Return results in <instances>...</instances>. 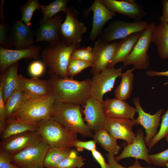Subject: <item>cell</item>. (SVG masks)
<instances>
[{"instance_id": "cell-1", "label": "cell", "mask_w": 168, "mask_h": 168, "mask_svg": "<svg viewBox=\"0 0 168 168\" xmlns=\"http://www.w3.org/2000/svg\"><path fill=\"white\" fill-rule=\"evenodd\" d=\"M46 80L56 101L84 105L91 96L90 79L78 81L53 76Z\"/></svg>"}, {"instance_id": "cell-2", "label": "cell", "mask_w": 168, "mask_h": 168, "mask_svg": "<svg viewBox=\"0 0 168 168\" xmlns=\"http://www.w3.org/2000/svg\"><path fill=\"white\" fill-rule=\"evenodd\" d=\"M80 46L79 43L68 46L60 40L56 43L49 44L43 50L41 55L42 61L49 68V73L50 76L68 77L67 68L71 55Z\"/></svg>"}, {"instance_id": "cell-3", "label": "cell", "mask_w": 168, "mask_h": 168, "mask_svg": "<svg viewBox=\"0 0 168 168\" xmlns=\"http://www.w3.org/2000/svg\"><path fill=\"white\" fill-rule=\"evenodd\" d=\"M80 105L55 101L52 117L69 131L93 138L92 131L82 118Z\"/></svg>"}, {"instance_id": "cell-4", "label": "cell", "mask_w": 168, "mask_h": 168, "mask_svg": "<svg viewBox=\"0 0 168 168\" xmlns=\"http://www.w3.org/2000/svg\"><path fill=\"white\" fill-rule=\"evenodd\" d=\"M50 147H73L77 133L71 132L52 117L39 122L37 131Z\"/></svg>"}, {"instance_id": "cell-5", "label": "cell", "mask_w": 168, "mask_h": 168, "mask_svg": "<svg viewBox=\"0 0 168 168\" xmlns=\"http://www.w3.org/2000/svg\"><path fill=\"white\" fill-rule=\"evenodd\" d=\"M55 101V99L51 95L43 99H30L23 107L11 118L34 122H40L47 120L52 117Z\"/></svg>"}, {"instance_id": "cell-6", "label": "cell", "mask_w": 168, "mask_h": 168, "mask_svg": "<svg viewBox=\"0 0 168 168\" xmlns=\"http://www.w3.org/2000/svg\"><path fill=\"white\" fill-rule=\"evenodd\" d=\"M156 26L154 23L151 22L142 31L131 53L123 62V67L131 64L139 70L149 67V56L147 52L151 42L152 34Z\"/></svg>"}, {"instance_id": "cell-7", "label": "cell", "mask_w": 168, "mask_h": 168, "mask_svg": "<svg viewBox=\"0 0 168 168\" xmlns=\"http://www.w3.org/2000/svg\"><path fill=\"white\" fill-rule=\"evenodd\" d=\"M49 148L43 140L10 156L11 162L19 168H44L45 158Z\"/></svg>"}, {"instance_id": "cell-8", "label": "cell", "mask_w": 168, "mask_h": 168, "mask_svg": "<svg viewBox=\"0 0 168 168\" xmlns=\"http://www.w3.org/2000/svg\"><path fill=\"white\" fill-rule=\"evenodd\" d=\"M66 17L60 27L61 40L68 46L82 41L83 35L87 29L84 24L79 20V12L73 7H68Z\"/></svg>"}, {"instance_id": "cell-9", "label": "cell", "mask_w": 168, "mask_h": 168, "mask_svg": "<svg viewBox=\"0 0 168 168\" xmlns=\"http://www.w3.org/2000/svg\"><path fill=\"white\" fill-rule=\"evenodd\" d=\"M123 68L107 67L93 75L91 82V96L102 102L104 95L114 88L116 79L122 73Z\"/></svg>"}, {"instance_id": "cell-10", "label": "cell", "mask_w": 168, "mask_h": 168, "mask_svg": "<svg viewBox=\"0 0 168 168\" xmlns=\"http://www.w3.org/2000/svg\"><path fill=\"white\" fill-rule=\"evenodd\" d=\"M149 25L146 21L129 22L115 20L111 22L105 29L101 37L105 41L110 42L124 39L132 34L145 30Z\"/></svg>"}, {"instance_id": "cell-11", "label": "cell", "mask_w": 168, "mask_h": 168, "mask_svg": "<svg viewBox=\"0 0 168 168\" xmlns=\"http://www.w3.org/2000/svg\"><path fill=\"white\" fill-rule=\"evenodd\" d=\"M43 140L37 131H27L2 140L0 151L11 156Z\"/></svg>"}, {"instance_id": "cell-12", "label": "cell", "mask_w": 168, "mask_h": 168, "mask_svg": "<svg viewBox=\"0 0 168 168\" xmlns=\"http://www.w3.org/2000/svg\"><path fill=\"white\" fill-rule=\"evenodd\" d=\"M138 116L133 120L134 125H141L145 129L146 135L145 141L147 146L158 132V128L160 124L162 115L164 110L163 108L159 110L154 114L145 112L141 107L139 98L136 96L133 99Z\"/></svg>"}, {"instance_id": "cell-13", "label": "cell", "mask_w": 168, "mask_h": 168, "mask_svg": "<svg viewBox=\"0 0 168 168\" xmlns=\"http://www.w3.org/2000/svg\"><path fill=\"white\" fill-rule=\"evenodd\" d=\"M118 41L108 43L99 37L92 49L94 62L90 71L93 75L98 74L108 67L115 49Z\"/></svg>"}, {"instance_id": "cell-14", "label": "cell", "mask_w": 168, "mask_h": 168, "mask_svg": "<svg viewBox=\"0 0 168 168\" xmlns=\"http://www.w3.org/2000/svg\"><path fill=\"white\" fill-rule=\"evenodd\" d=\"M63 20L61 16L56 15L52 18H40L39 27L35 31L34 42L46 41L50 44L56 43L61 40L60 27Z\"/></svg>"}, {"instance_id": "cell-15", "label": "cell", "mask_w": 168, "mask_h": 168, "mask_svg": "<svg viewBox=\"0 0 168 168\" xmlns=\"http://www.w3.org/2000/svg\"><path fill=\"white\" fill-rule=\"evenodd\" d=\"M93 12L92 25L90 39L94 41L101 33L106 22L112 19L116 13L107 8L100 0H95L91 6L83 11L84 16H86L91 11Z\"/></svg>"}, {"instance_id": "cell-16", "label": "cell", "mask_w": 168, "mask_h": 168, "mask_svg": "<svg viewBox=\"0 0 168 168\" xmlns=\"http://www.w3.org/2000/svg\"><path fill=\"white\" fill-rule=\"evenodd\" d=\"M41 47L33 45L22 49H7L0 47V72L3 73L11 65L23 58L36 59Z\"/></svg>"}, {"instance_id": "cell-17", "label": "cell", "mask_w": 168, "mask_h": 168, "mask_svg": "<svg viewBox=\"0 0 168 168\" xmlns=\"http://www.w3.org/2000/svg\"><path fill=\"white\" fill-rule=\"evenodd\" d=\"M9 36L10 42L15 49H25L33 45L35 31L21 20H15L9 28Z\"/></svg>"}, {"instance_id": "cell-18", "label": "cell", "mask_w": 168, "mask_h": 168, "mask_svg": "<svg viewBox=\"0 0 168 168\" xmlns=\"http://www.w3.org/2000/svg\"><path fill=\"white\" fill-rule=\"evenodd\" d=\"M109 10L131 18L140 21L147 14L142 6L133 0H100Z\"/></svg>"}, {"instance_id": "cell-19", "label": "cell", "mask_w": 168, "mask_h": 168, "mask_svg": "<svg viewBox=\"0 0 168 168\" xmlns=\"http://www.w3.org/2000/svg\"><path fill=\"white\" fill-rule=\"evenodd\" d=\"M133 125V120L106 118L103 128L116 140L122 139L130 144L136 135L132 130Z\"/></svg>"}, {"instance_id": "cell-20", "label": "cell", "mask_w": 168, "mask_h": 168, "mask_svg": "<svg viewBox=\"0 0 168 168\" xmlns=\"http://www.w3.org/2000/svg\"><path fill=\"white\" fill-rule=\"evenodd\" d=\"M83 106L85 120L90 129L96 133L103 128L106 118L102 102L91 96Z\"/></svg>"}, {"instance_id": "cell-21", "label": "cell", "mask_w": 168, "mask_h": 168, "mask_svg": "<svg viewBox=\"0 0 168 168\" xmlns=\"http://www.w3.org/2000/svg\"><path fill=\"white\" fill-rule=\"evenodd\" d=\"M146 146L143 130L142 128L138 129L133 142L130 144H127L120 154L114 157V159L118 162L124 158L133 157L136 159L144 160L150 165L148 153L150 151Z\"/></svg>"}, {"instance_id": "cell-22", "label": "cell", "mask_w": 168, "mask_h": 168, "mask_svg": "<svg viewBox=\"0 0 168 168\" xmlns=\"http://www.w3.org/2000/svg\"><path fill=\"white\" fill-rule=\"evenodd\" d=\"M105 114L107 118L133 120L136 108L124 100L115 98H106L102 102Z\"/></svg>"}, {"instance_id": "cell-23", "label": "cell", "mask_w": 168, "mask_h": 168, "mask_svg": "<svg viewBox=\"0 0 168 168\" xmlns=\"http://www.w3.org/2000/svg\"><path fill=\"white\" fill-rule=\"evenodd\" d=\"M23 91L30 99L45 98L51 95L50 88L46 80L37 77L28 79L19 75V88Z\"/></svg>"}, {"instance_id": "cell-24", "label": "cell", "mask_w": 168, "mask_h": 168, "mask_svg": "<svg viewBox=\"0 0 168 168\" xmlns=\"http://www.w3.org/2000/svg\"><path fill=\"white\" fill-rule=\"evenodd\" d=\"M142 31L133 33L118 41L113 56L108 67H114L118 63L124 60L131 53Z\"/></svg>"}, {"instance_id": "cell-25", "label": "cell", "mask_w": 168, "mask_h": 168, "mask_svg": "<svg viewBox=\"0 0 168 168\" xmlns=\"http://www.w3.org/2000/svg\"><path fill=\"white\" fill-rule=\"evenodd\" d=\"M19 62L11 65L0 76V86L5 103L10 95L19 88V75L17 71Z\"/></svg>"}, {"instance_id": "cell-26", "label": "cell", "mask_w": 168, "mask_h": 168, "mask_svg": "<svg viewBox=\"0 0 168 168\" xmlns=\"http://www.w3.org/2000/svg\"><path fill=\"white\" fill-rule=\"evenodd\" d=\"M39 124V122L9 118L7 119L5 127L1 134V139H3L27 131H37Z\"/></svg>"}, {"instance_id": "cell-27", "label": "cell", "mask_w": 168, "mask_h": 168, "mask_svg": "<svg viewBox=\"0 0 168 168\" xmlns=\"http://www.w3.org/2000/svg\"><path fill=\"white\" fill-rule=\"evenodd\" d=\"M151 41L156 46L160 58L168 59V23L161 22L156 26Z\"/></svg>"}, {"instance_id": "cell-28", "label": "cell", "mask_w": 168, "mask_h": 168, "mask_svg": "<svg viewBox=\"0 0 168 168\" xmlns=\"http://www.w3.org/2000/svg\"><path fill=\"white\" fill-rule=\"evenodd\" d=\"M30 98L20 88L15 91L5 103L7 119L13 117L28 102Z\"/></svg>"}, {"instance_id": "cell-29", "label": "cell", "mask_w": 168, "mask_h": 168, "mask_svg": "<svg viewBox=\"0 0 168 168\" xmlns=\"http://www.w3.org/2000/svg\"><path fill=\"white\" fill-rule=\"evenodd\" d=\"M136 69L133 67L122 73L120 76V82L115 90L114 95L115 98L124 100L129 98L133 89L134 77L133 72Z\"/></svg>"}, {"instance_id": "cell-30", "label": "cell", "mask_w": 168, "mask_h": 168, "mask_svg": "<svg viewBox=\"0 0 168 168\" xmlns=\"http://www.w3.org/2000/svg\"><path fill=\"white\" fill-rule=\"evenodd\" d=\"M94 140L108 152L117 155L121 148L118 144L117 140L104 128L99 129L94 135Z\"/></svg>"}, {"instance_id": "cell-31", "label": "cell", "mask_w": 168, "mask_h": 168, "mask_svg": "<svg viewBox=\"0 0 168 168\" xmlns=\"http://www.w3.org/2000/svg\"><path fill=\"white\" fill-rule=\"evenodd\" d=\"M72 150L71 148L67 147L50 148L45 158V167L57 168L58 164L69 156Z\"/></svg>"}, {"instance_id": "cell-32", "label": "cell", "mask_w": 168, "mask_h": 168, "mask_svg": "<svg viewBox=\"0 0 168 168\" xmlns=\"http://www.w3.org/2000/svg\"><path fill=\"white\" fill-rule=\"evenodd\" d=\"M69 1L68 0H55L47 5H42L40 11L43 14V17L50 19L61 12L66 13Z\"/></svg>"}, {"instance_id": "cell-33", "label": "cell", "mask_w": 168, "mask_h": 168, "mask_svg": "<svg viewBox=\"0 0 168 168\" xmlns=\"http://www.w3.org/2000/svg\"><path fill=\"white\" fill-rule=\"evenodd\" d=\"M42 5L37 0H28L20 8L21 20L28 27L31 25V20L34 11L40 10Z\"/></svg>"}, {"instance_id": "cell-34", "label": "cell", "mask_w": 168, "mask_h": 168, "mask_svg": "<svg viewBox=\"0 0 168 168\" xmlns=\"http://www.w3.org/2000/svg\"><path fill=\"white\" fill-rule=\"evenodd\" d=\"M85 160L78 156L76 151L72 150L70 155L57 165V168H81L85 165Z\"/></svg>"}, {"instance_id": "cell-35", "label": "cell", "mask_w": 168, "mask_h": 168, "mask_svg": "<svg viewBox=\"0 0 168 168\" xmlns=\"http://www.w3.org/2000/svg\"><path fill=\"white\" fill-rule=\"evenodd\" d=\"M93 63L84 61L70 57L67 68L68 77L74 78V77L84 69L92 67Z\"/></svg>"}, {"instance_id": "cell-36", "label": "cell", "mask_w": 168, "mask_h": 168, "mask_svg": "<svg viewBox=\"0 0 168 168\" xmlns=\"http://www.w3.org/2000/svg\"><path fill=\"white\" fill-rule=\"evenodd\" d=\"M161 122L159 130L149 143L148 147L151 149L159 141L168 135V108L161 117Z\"/></svg>"}, {"instance_id": "cell-37", "label": "cell", "mask_w": 168, "mask_h": 168, "mask_svg": "<svg viewBox=\"0 0 168 168\" xmlns=\"http://www.w3.org/2000/svg\"><path fill=\"white\" fill-rule=\"evenodd\" d=\"M4 15H0V47L7 49H12V44L9 38V28L7 24L5 21Z\"/></svg>"}, {"instance_id": "cell-38", "label": "cell", "mask_w": 168, "mask_h": 168, "mask_svg": "<svg viewBox=\"0 0 168 168\" xmlns=\"http://www.w3.org/2000/svg\"><path fill=\"white\" fill-rule=\"evenodd\" d=\"M71 57L93 63L94 62L92 49L89 46L75 49L72 52Z\"/></svg>"}, {"instance_id": "cell-39", "label": "cell", "mask_w": 168, "mask_h": 168, "mask_svg": "<svg viewBox=\"0 0 168 168\" xmlns=\"http://www.w3.org/2000/svg\"><path fill=\"white\" fill-rule=\"evenodd\" d=\"M149 160L151 164L156 166L166 167L168 164V148L161 152L149 154Z\"/></svg>"}, {"instance_id": "cell-40", "label": "cell", "mask_w": 168, "mask_h": 168, "mask_svg": "<svg viewBox=\"0 0 168 168\" xmlns=\"http://www.w3.org/2000/svg\"><path fill=\"white\" fill-rule=\"evenodd\" d=\"M46 66L43 61L39 60L34 61L29 66V73L32 77L37 78L43 74Z\"/></svg>"}, {"instance_id": "cell-41", "label": "cell", "mask_w": 168, "mask_h": 168, "mask_svg": "<svg viewBox=\"0 0 168 168\" xmlns=\"http://www.w3.org/2000/svg\"><path fill=\"white\" fill-rule=\"evenodd\" d=\"M107 158L108 163L110 168H155L151 166L144 167L141 166L138 160L136 159L133 165L125 167L119 164L114 159V155L111 152H108L105 154Z\"/></svg>"}, {"instance_id": "cell-42", "label": "cell", "mask_w": 168, "mask_h": 168, "mask_svg": "<svg viewBox=\"0 0 168 168\" xmlns=\"http://www.w3.org/2000/svg\"><path fill=\"white\" fill-rule=\"evenodd\" d=\"M96 144L94 140L83 141L77 139L74 143L73 147L78 151H82L85 149L92 152L96 150Z\"/></svg>"}, {"instance_id": "cell-43", "label": "cell", "mask_w": 168, "mask_h": 168, "mask_svg": "<svg viewBox=\"0 0 168 168\" xmlns=\"http://www.w3.org/2000/svg\"><path fill=\"white\" fill-rule=\"evenodd\" d=\"M6 120L5 104L3 97L2 88L0 86V133L1 135L5 127Z\"/></svg>"}, {"instance_id": "cell-44", "label": "cell", "mask_w": 168, "mask_h": 168, "mask_svg": "<svg viewBox=\"0 0 168 168\" xmlns=\"http://www.w3.org/2000/svg\"><path fill=\"white\" fill-rule=\"evenodd\" d=\"M0 168H19L12 163L10 156L0 151Z\"/></svg>"}, {"instance_id": "cell-45", "label": "cell", "mask_w": 168, "mask_h": 168, "mask_svg": "<svg viewBox=\"0 0 168 168\" xmlns=\"http://www.w3.org/2000/svg\"><path fill=\"white\" fill-rule=\"evenodd\" d=\"M91 153L95 159L100 165V168H110L108 163L106 162L104 158L100 152L96 150L92 152Z\"/></svg>"}, {"instance_id": "cell-46", "label": "cell", "mask_w": 168, "mask_h": 168, "mask_svg": "<svg viewBox=\"0 0 168 168\" xmlns=\"http://www.w3.org/2000/svg\"><path fill=\"white\" fill-rule=\"evenodd\" d=\"M163 5L162 15L160 18L161 22L168 23V0L161 1Z\"/></svg>"}, {"instance_id": "cell-47", "label": "cell", "mask_w": 168, "mask_h": 168, "mask_svg": "<svg viewBox=\"0 0 168 168\" xmlns=\"http://www.w3.org/2000/svg\"><path fill=\"white\" fill-rule=\"evenodd\" d=\"M146 74L149 77L156 76H164L168 77V70L164 72H158L148 70L146 72Z\"/></svg>"}, {"instance_id": "cell-48", "label": "cell", "mask_w": 168, "mask_h": 168, "mask_svg": "<svg viewBox=\"0 0 168 168\" xmlns=\"http://www.w3.org/2000/svg\"><path fill=\"white\" fill-rule=\"evenodd\" d=\"M165 139L166 141L168 142V135L166 137Z\"/></svg>"}, {"instance_id": "cell-49", "label": "cell", "mask_w": 168, "mask_h": 168, "mask_svg": "<svg viewBox=\"0 0 168 168\" xmlns=\"http://www.w3.org/2000/svg\"><path fill=\"white\" fill-rule=\"evenodd\" d=\"M164 84H165V85H168V81L166 82Z\"/></svg>"}, {"instance_id": "cell-50", "label": "cell", "mask_w": 168, "mask_h": 168, "mask_svg": "<svg viewBox=\"0 0 168 168\" xmlns=\"http://www.w3.org/2000/svg\"><path fill=\"white\" fill-rule=\"evenodd\" d=\"M166 167H167V168H168V164L166 165Z\"/></svg>"}]
</instances>
